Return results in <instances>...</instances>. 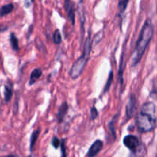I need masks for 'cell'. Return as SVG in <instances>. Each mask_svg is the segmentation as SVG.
I'll return each mask as SVG.
<instances>
[{
	"instance_id": "obj_15",
	"label": "cell",
	"mask_w": 157,
	"mask_h": 157,
	"mask_svg": "<svg viewBox=\"0 0 157 157\" xmlns=\"http://www.w3.org/2000/svg\"><path fill=\"white\" fill-rule=\"evenodd\" d=\"M113 73L112 71H110V75L108 76V79H107V83H106V85L104 87V94H105L106 92H107L109 90V89L110 88V86H111L112 82H113Z\"/></svg>"
},
{
	"instance_id": "obj_3",
	"label": "cell",
	"mask_w": 157,
	"mask_h": 157,
	"mask_svg": "<svg viewBox=\"0 0 157 157\" xmlns=\"http://www.w3.org/2000/svg\"><path fill=\"white\" fill-rule=\"evenodd\" d=\"M90 51H91V41H90V37L88 36L84 41V51H83L82 55L74 63L70 70L69 74L72 79H76L78 77L81 76L84 67H85L86 64L88 61Z\"/></svg>"
},
{
	"instance_id": "obj_12",
	"label": "cell",
	"mask_w": 157,
	"mask_h": 157,
	"mask_svg": "<svg viewBox=\"0 0 157 157\" xmlns=\"http://www.w3.org/2000/svg\"><path fill=\"white\" fill-rule=\"evenodd\" d=\"M5 101L6 102H9L11 100L12 96V88L11 85H6L5 86Z\"/></svg>"
},
{
	"instance_id": "obj_7",
	"label": "cell",
	"mask_w": 157,
	"mask_h": 157,
	"mask_svg": "<svg viewBox=\"0 0 157 157\" xmlns=\"http://www.w3.org/2000/svg\"><path fill=\"white\" fill-rule=\"evenodd\" d=\"M136 100L134 95L132 94L130 96V99H129L128 103L127 104V110H126V113H127V117L128 118H130L133 116V113L136 109Z\"/></svg>"
},
{
	"instance_id": "obj_11",
	"label": "cell",
	"mask_w": 157,
	"mask_h": 157,
	"mask_svg": "<svg viewBox=\"0 0 157 157\" xmlns=\"http://www.w3.org/2000/svg\"><path fill=\"white\" fill-rule=\"evenodd\" d=\"M40 130H37L32 133V136H31V140H30V150L32 151L33 150V147L35 146V143H36L37 140H38V136H39Z\"/></svg>"
},
{
	"instance_id": "obj_20",
	"label": "cell",
	"mask_w": 157,
	"mask_h": 157,
	"mask_svg": "<svg viewBox=\"0 0 157 157\" xmlns=\"http://www.w3.org/2000/svg\"><path fill=\"white\" fill-rule=\"evenodd\" d=\"M114 118L115 117H113V119L110 121V123L109 124V129L111 131L112 134H113V136H115V131H114V126H113V124H114Z\"/></svg>"
},
{
	"instance_id": "obj_14",
	"label": "cell",
	"mask_w": 157,
	"mask_h": 157,
	"mask_svg": "<svg viewBox=\"0 0 157 157\" xmlns=\"http://www.w3.org/2000/svg\"><path fill=\"white\" fill-rule=\"evenodd\" d=\"M129 0H119L118 1V10L120 13H123L126 10L128 5Z\"/></svg>"
},
{
	"instance_id": "obj_16",
	"label": "cell",
	"mask_w": 157,
	"mask_h": 157,
	"mask_svg": "<svg viewBox=\"0 0 157 157\" xmlns=\"http://www.w3.org/2000/svg\"><path fill=\"white\" fill-rule=\"evenodd\" d=\"M53 41L55 44H58L61 42V35L59 30H55L53 34Z\"/></svg>"
},
{
	"instance_id": "obj_17",
	"label": "cell",
	"mask_w": 157,
	"mask_h": 157,
	"mask_svg": "<svg viewBox=\"0 0 157 157\" xmlns=\"http://www.w3.org/2000/svg\"><path fill=\"white\" fill-rule=\"evenodd\" d=\"M61 149V154H62V157H67V154H66V147H65V140L63 139L61 140V144H60Z\"/></svg>"
},
{
	"instance_id": "obj_18",
	"label": "cell",
	"mask_w": 157,
	"mask_h": 157,
	"mask_svg": "<svg viewBox=\"0 0 157 157\" xmlns=\"http://www.w3.org/2000/svg\"><path fill=\"white\" fill-rule=\"evenodd\" d=\"M98 110H97V109L95 108L94 107H93L91 109H90V119H91L92 121H94V120H95L97 117H98Z\"/></svg>"
},
{
	"instance_id": "obj_21",
	"label": "cell",
	"mask_w": 157,
	"mask_h": 157,
	"mask_svg": "<svg viewBox=\"0 0 157 157\" xmlns=\"http://www.w3.org/2000/svg\"><path fill=\"white\" fill-rule=\"evenodd\" d=\"M6 157H16V156H12H12H6Z\"/></svg>"
},
{
	"instance_id": "obj_4",
	"label": "cell",
	"mask_w": 157,
	"mask_h": 157,
	"mask_svg": "<svg viewBox=\"0 0 157 157\" xmlns=\"http://www.w3.org/2000/svg\"><path fill=\"white\" fill-rule=\"evenodd\" d=\"M124 144L130 150H136L140 145L139 140L133 135H128L124 139Z\"/></svg>"
},
{
	"instance_id": "obj_6",
	"label": "cell",
	"mask_w": 157,
	"mask_h": 157,
	"mask_svg": "<svg viewBox=\"0 0 157 157\" xmlns=\"http://www.w3.org/2000/svg\"><path fill=\"white\" fill-rule=\"evenodd\" d=\"M103 148V142L101 140H96L92 146L90 147V148L89 149L88 153H87V157H94L102 150Z\"/></svg>"
},
{
	"instance_id": "obj_1",
	"label": "cell",
	"mask_w": 157,
	"mask_h": 157,
	"mask_svg": "<svg viewBox=\"0 0 157 157\" xmlns=\"http://www.w3.org/2000/svg\"><path fill=\"white\" fill-rule=\"evenodd\" d=\"M156 107L153 103H146L141 107L140 112L136 116V124L142 133L153 130L156 127Z\"/></svg>"
},
{
	"instance_id": "obj_2",
	"label": "cell",
	"mask_w": 157,
	"mask_h": 157,
	"mask_svg": "<svg viewBox=\"0 0 157 157\" xmlns=\"http://www.w3.org/2000/svg\"><path fill=\"white\" fill-rule=\"evenodd\" d=\"M153 35V27L152 21L150 19L147 20L144 23V27L142 28L139 38L136 42V48L133 53L132 57V65L135 66L139 63L141 58L145 52L147 45L150 43Z\"/></svg>"
},
{
	"instance_id": "obj_13",
	"label": "cell",
	"mask_w": 157,
	"mask_h": 157,
	"mask_svg": "<svg viewBox=\"0 0 157 157\" xmlns=\"http://www.w3.org/2000/svg\"><path fill=\"white\" fill-rule=\"evenodd\" d=\"M10 43L13 50L15 51L18 50V48L19 47H18V38L15 37V35H14V33H12L10 35Z\"/></svg>"
},
{
	"instance_id": "obj_8",
	"label": "cell",
	"mask_w": 157,
	"mask_h": 157,
	"mask_svg": "<svg viewBox=\"0 0 157 157\" xmlns=\"http://www.w3.org/2000/svg\"><path fill=\"white\" fill-rule=\"evenodd\" d=\"M67 110H68V105L66 102H64L59 107L58 113H57V119H58V122L61 123L64 121V118L65 115L67 114Z\"/></svg>"
},
{
	"instance_id": "obj_22",
	"label": "cell",
	"mask_w": 157,
	"mask_h": 157,
	"mask_svg": "<svg viewBox=\"0 0 157 157\" xmlns=\"http://www.w3.org/2000/svg\"><path fill=\"white\" fill-rule=\"evenodd\" d=\"M34 1V0H32V2H33Z\"/></svg>"
},
{
	"instance_id": "obj_5",
	"label": "cell",
	"mask_w": 157,
	"mask_h": 157,
	"mask_svg": "<svg viewBox=\"0 0 157 157\" xmlns=\"http://www.w3.org/2000/svg\"><path fill=\"white\" fill-rule=\"evenodd\" d=\"M64 5H65V9L69 21L74 25L75 21V10L74 3L71 0H64Z\"/></svg>"
},
{
	"instance_id": "obj_10",
	"label": "cell",
	"mask_w": 157,
	"mask_h": 157,
	"mask_svg": "<svg viewBox=\"0 0 157 157\" xmlns=\"http://www.w3.org/2000/svg\"><path fill=\"white\" fill-rule=\"evenodd\" d=\"M14 9V6L12 3H9V4L5 5L2 7L0 9V17L5 16V15H8V14L10 13L12 10Z\"/></svg>"
},
{
	"instance_id": "obj_19",
	"label": "cell",
	"mask_w": 157,
	"mask_h": 157,
	"mask_svg": "<svg viewBox=\"0 0 157 157\" xmlns=\"http://www.w3.org/2000/svg\"><path fill=\"white\" fill-rule=\"evenodd\" d=\"M52 146H53L55 149H58V147H59L61 142H60V140L57 137H54L53 139H52Z\"/></svg>"
},
{
	"instance_id": "obj_9",
	"label": "cell",
	"mask_w": 157,
	"mask_h": 157,
	"mask_svg": "<svg viewBox=\"0 0 157 157\" xmlns=\"http://www.w3.org/2000/svg\"><path fill=\"white\" fill-rule=\"evenodd\" d=\"M42 75V71L40 68H36L35 70L32 71V72L31 73L30 79H29V85H32L35 83V81H37L38 80V78L41 76Z\"/></svg>"
}]
</instances>
